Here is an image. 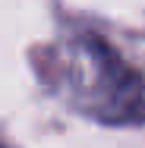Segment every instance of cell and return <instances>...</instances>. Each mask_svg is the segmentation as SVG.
Listing matches in <instances>:
<instances>
[{"mask_svg": "<svg viewBox=\"0 0 145 148\" xmlns=\"http://www.w3.org/2000/svg\"><path fill=\"white\" fill-rule=\"evenodd\" d=\"M66 91L82 114L104 123H142L145 79L101 38H82L66 47L63 57Z\"/></svg>", "mask_w": 145, "mask_h": 148, "instance_id": "1", "label": "cell"}]
</instances>
